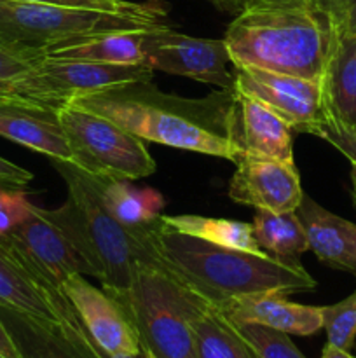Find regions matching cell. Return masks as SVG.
I'll use <instances>...</instances> for the list:
<instances>
[{"label":"cell","instance_id":"1f68e13d","mask_svg":"<svg viewBox=\"0 0 356 358\" xmlns=\"http://www.w3.org/2000/svg\"><path fill=\"white\" fill-rule=\"evenodd\" d=\"M321 138L335 147L341 154H344L351 163H356V129L339 128V126L327 122Z\"/></svg>","mask_w":356,"mask_h":358},{"label":"cell","instance_id":"ac0fdd59","mask_svg":"<svg viewBox=\"0 0 356 358\" xmlns=\"http://www.w3.org/2000/svg\"><path fill=\"white\" fill-rule=\"evenodd\" d=\"M328 122L356 129V34L335 30L321 76Z\"/></svg>","mask_w":356,"mask_h":358},{"label":"cell","instance_id":"7402d4cb","mask_svg":"<svg viewBox=\"0 0 356 358\" xmlns=\"http://www.w3.org/2000/svg\"><path fill=\"white\" fill-rule=\"evenodd\" d=\"M253 236L262 252L288 264H299V257L309 250L307 234L297 212L257 210L253 217Z\"/></svg>","mask_w":356,"mask_h":358},{"label":"cell","instance_id":"484cf974","mask_svg":"<svg viewBox=\"0 0 356 358\" xmlns=\"http://www.w3.org/2000/svg\"><path fill=\"white\" fill-rule=\"evenodd\" d=\"M34 276L35 280L40 283L42 289L45 290V294H47V299L49 303H51L52 310H54L56 318H58L63 332H65L68 341L72 343V346L77 350V353H79L80 357L82 358H149L147 357L145 350H143L142 353H138V355H117V353H110L107 352V350L101 348V346L91 338L89 332L86 331L84 324L80 322L79 315H77V311L73 310L72 303L66 299L65 294L61 292V289H59V287L51 285V283H47L45 280L38 278L37 275Z\"/></svg>","mask_w":356,"mask_h":358},{"label":"cell","instance_id":"d4e9b609","mask_svg":"<svg viewBox=\"0 0 356 358\" xmlns=\"http://www.w3.org/2000/svg\"><path fill=\"white\" fill-rule=\"evenodd\" d=\"M163 219L166 226L181 234H188L213 245L262 254V248L255 241L253 227L248 222L202 215H163Z\"/></svg>","mask_w":356,"mask_h":358},{"label":"cell","instance_id":"44dd1931","mask_svg":"<svg viewBox=\"0 0 356 358\" xmlns=\"http://www.w3.org/2000/svg\"><path fill=\"white\" fill-rule=\"evenodd\" d=\"M0 322L21 358H82L58 320H42L0 304Z\"/></svg>","mask_w":356,"mask_h":358},{"label":"cell","instance_id":"7c38bea8","mask_svg":"<svg viewBox=\"0 0 356 358\" xmlns=\"http://www.w3.org/2000/svg\"><path fill=\"white\" fill-rule=\"evenodd\" d=\"M59 289L101 348L117 355H138L143 352L128 315L107 290L91 285L84 275L68 276Z\"/></svg>","mask_w":356,"mask_h":358},{"label":"cell","instance_id":"f1b7e54d","mask_svg":"<svg viewBox=\"0 0 356 358\" xmlns=\"http://www.w3.org/2000/svg\"><path fill=\"white\" fill-rule=\"evenodd\" d=\"M23 187H0V234H7L30 213Z\"/></svg>","mask_w":356,"mask_h":358},{"label":"cell","instance_id":"4316f807","mask_svg":"<svg viewBox=\"0 0 356 358\" xmlns=\"http://www.w3.org/2000/svg\"><path fill=\"white\" fill-rule=\"evenodd\" d=\"M234 324V322H232ZM258 358H306L290 334L260 324H234Z\"/></svg>","mask_w":356,"mask_h":358},{"label":"cell","instance_id":"52a82bcc","mask_svg":"<svg viewBox=\"0 0 356 358\" xmlns=\"http://www.w3.org/2000/svg\"><path fill=\"white\" fill-rule=\"evenodd\" d=\"M58 119L75 161L86 173L108 180H140L156 171V161L142 138L114 121L65 103Z\"/></svg>","mask_w":356,"mask_h":358},{"label":"cell","instance_id":"e0dca14e","mask_svg":"<svg viewBox=\"0 0 356 358\" xmlns=\"http://www.w3.org/2000/svg\"><path fill=\"white\" fill-rule=\"evenodd\" d=\"M295 212L306 229L309 250L328 268L356 276V224L325 210L306 192Z\"/></svg>","mask_w":356,"mask_h":358},{"label":"cell","instance_id":"9c48e42d","mask_svg":"<svg viewBox=\"0 0 356 358\" xmlns=\"http://www.w3.org/2000/svg\"><path fill=\"white\" fill-rule=\"evenodd\" d=\"M234 90L255 98L297 133L323 135L328 117L321 80L302 79L258 69H234Z\"/></svg>","mask_w":356,"mask_h":358},{"label":"cell","instance_id":"ba28073f","mask_svg":"<svg viewBox=\"0 0 356 358\" xmlns=\"http://www.w3.org/2000/svg\"><path fill=\"white\" fill-rule=\"evenodd\" d=\"M147 65H107L93 62L40 59L28 76L14 80L17 96L35 103L61 107L73 98L133 80H152Z\"/></svg>","mask_w":356,"mask_h":358},{"label":"cell","instance_id":"9a60e30c","mask_svg":"<svg viewBox=\"0 0 356 358\" xmlns=\"http://www.w3.org/2000/svg\"><path fill=\"white\" fill-rule=\"evenodd\" d=\"M215 308L234 324H260L290 336H313L323 329V306L293 303L279 290L234 297Z\"/></svg>","mask_w":356,"mask_h":358},{"label":"cell","instance_id":"74e56055","mask_svg":"<svg viewBox=\"0 0 356 358\" xmlns=\"http://www.w3.org/2000/svg\"><path fill=\"white\" fill-rule=\"evenodd\" d=\"M212 2L216 9H220L222 13H241L246 6V0H208Z\"/></svg>","mask_w":356,"mask_h":358},{"label":"cell","instance_id":"2e32d148","mask_svg":"<svg viewBox=\"0 0 356 358\" xmlns=\"http://www.w3.org/2000/svg\"><path fill=\"white\" fill-rule=\"evenodd\" d=\"M236 128L243 156L293 164L292 128L271 108L239 91H236Z\"/></svg>","mask_w":356,"mask_h":358},{"label":"cell","instance_id":"e575fe53","mask_svg":"<svg viewBox=\"0 0 356 358\" xmlns=\"http://www.w3.org/2000/svg\"><path fill=\"white\" fill-rule=\"evenodd\" d=\"M337 31H342V34H356V0H346L342 23Z\"/></svg>","mask_w":356,"mask_h":358},{"label":"cell","instance_id":"f546056e","mask_svg":"<svg viewBox=\"0 0 356 358\" xmlns=\"http://www.w3.org/2000/svg\"><path fill=\"white\" fill-rule=\"evenodd\" d=\"M42 58L14 49L0 42V79L17 80L28 76Z\"/></svg>","mask_w":356,"mask_h":358},{"label":"cell","instance_id":"3957f363","mask_svg":"<svg viewBox=\"0 0 356 358\" xmlns=\"http://www.w3.org/2000/svg\"><path fill=\"white\" fill-rule=\"evenodd\" d=\"M68 189V199L45 217L65 234L107 292L129 289L140 268L161 269V259L147 240V224L129 229L112 217L89 173L65 161H52Z\"/></svg>","mask_w":356,"mask_h":358},{"label":"cell","instance_id":"d590c367","mask_svg":"<svg viewBox=\"0 0 356 358\" xmlns=\"http://www.w3.org/2000/svg\"><path fill=\"white\" fill-rule=\"evenodd\" d=\"M246 6L253 7H300L311 6L314 7L313 0H246ZM244 6V7H246Z\"/></svg>","mask_w":356,"mask_h":358},{"label":"cell","instance_id":"603a6c76","mask_svg":"<svg viewBox=\"0 0 356 358\" xmlns=\"http://www.w3.org/2000/svg\"><path fill=\"white\" fill-rule=\"evenodd\" d=\"M195 358H258L236 325L206 304L192 320Z\"/></svg>","mask_w":356,"mask_h":358},{"label":"cell","instance_id":"7bdbcfd3","mask_svg":"<svg viewBox=\"0 0 356 358\" xmlns=\"http://www.w3.org/2000/svg\"><path fill=\"white\" fill-rule=\"evenodd\" d=\"M147 353V352H145ZM147 357H149V358H156V357H152V355H150V353H147Z\"/></svg>","mask_w":356,"mask_h":358},{"label":"cell","instance_id":"8fae6325","mask_svg":"<svg viewBox=\"0 0 356 358\" xmlns=\"http://www.w3.org/2000/svg\"><path fill=\"white\" fill-rule=\"evenodd\" d=\"M31 273L54 287L68 276L89 275L91 269L65 234L45 217L44 208L31 205L30 213L3 234Z\"/></svg>","mask_w":356,"mask_h":358},{"label":"cell","instance_id":"d6a6232c","mask_svg":"<svg viewBox=\"0 0 356 358\" xmlns=\"http://www.w3.org/2000/svg\"><path fill=\"white\" fill-rule=\"evenodd\" d=\"M0 180L24 189L34 180V173L24 170V168L17 166V164L10 163V161L3 159V157H0Z\"/></svg>","mask_w":356,"mask_h":358},{"label":"cell","instance_id":"30bf717a","mask_svg":"<svg viewBox=\"0 0 356 358\" xmlns=\"http://www.w3.org/2000/svg\"><path fill=\"white\" fill-rule=\"evenodd\" d=\"M229 52L223 38H201L180 34L166 24L152 28L145 42V65L152 70L184 76L198 83L232 90Z\"/></svg>","mask_w":356,"mask_h":358},{"label":"cell","instance_id":"ab89813d","mask_svg":"<svg viewBox=\"0 0 356 358\" xmlns=\"http://www.w3.org/2000/svg\"><path fill=\"white\" fill-rule=\"evenodd\" d=\"M0 98H20L14 87V80L0 79Z\"/></svg>","mask_w":356,"mask_h":358},{"label":"cell","instance_id":"f35d334b","mask_svg":"<svg viewBox=\"0 0 356 358\" xmlns=\"http://www.w3.org/2000/svg\"><path fill=\"white\" fill-rule=\"evenodd\" d=\"M321 358H355L348 350L337 348V346L327 343V346L323 348V353H321Z\"/></svg>","mask_w":356,"mask_h":358},{"label":"cell","instance_id":"8d00e7d4","mask_svg":"<svg viewBox=\"0 0 356 358\" xmlns=\"http://www.w3.org/2000/svg\"><path fill=\"white\" fill-rule=\"evenodd\" d=\"M0 353H2L6 358H21L20 353H17L16 346H14L13 339H10V336L7 334L2 322H0Z\"/></svg>","mask_w":356,"mask_h":358},{"label":"cell","instance_id":"cb8c5ba5","mask_svg":"<svg viewBox=\"0 0 356 358\" xmlns=\"http://www.w3.org/2000/svg\"><path fill=\"white\" fill-rule=\"evenodd\" d=\"M93 177V175H91ZM100 189L103 205L115 220L129 229H142L159 217L164 199L154 189H136L128 180H108L93 177Z\"/></svg>","mask_w":356,"mask_h":358},{"label":"cell","instance_id":"d6986e66","mask_svg":"<svg viewBox=\"0 0 356 358\" xmlns=\"http://www.w3.org/2000/svg\"><path fill=\"white\" fill-rule=\"evenodd\" d=\"M149 30H122L80 38L44 52L42 59L93 62L107 65H145V42Z\"/></svg>","mask_w":356,"mask_h":358},{"label":"cell","instance_id":"8992f818","mask_svg":"<svg viewBox=\"0 0 356 358\" xmlns=\"http://www.w3.org/2000/svg\"><path fill=\"white\" fill-rule=\"evenodd\" d=\"M108 294L126 311L147 353L195 358L192 320L208 303L188 287L156 268H140L129 289Z\"/></svg>","mask_w":356,"mask_h":358},{"label":"cell","instance_id":"83f0119b","mask_svg":"<svg viewBox=\"0 0 356 358\" xmlns=\"http://www.w3.org/2000/svg\"><path fill=\"white\" fill-rule=\"evenodd\" d=\"M323 329L330 345L351 350L356 339V292L332 306H323Z\"/></svg>","mask_w":356,"mask_h":358},{"label":"cell","instance_id":"6da1fadb","mask_svg":"<svg viewBox=\"0 0 356 358\" xmlns=\"http://www.w3.org/2000/svg\"><path fill=\"white\" fill-rule=\"evenodd\" d=\"M70 105L107 117L142 140L237 163L236 91L202 98L164 93L152 80H133L82 94Z\"/></svg>","mask_w":356,"mask_h":358},{"label":"cell","instance_id":"4dcf8cb0","mask_svg":"<svg viewBox=\"0 0 356 358\" xmlns=\"http://www.w3.org/2000/svg\"><path fill=\"white\" fill-rule=\"evenodd\" d=\"M23 2L45 3V6H58V7H72V9L114 10V13L140 10L147 6V3L128 2V0H23Z\"/></svg>","mask_w":356,"mask_h":358},{"label":"cell","instance_id":"b9f144b4","mask_svg":"<svg viewBox=\"0 0 356 358\" xmlns=\"http://www.w3.org/2000/svg\"><path fill=\"white\" fill-rule=\"evenodd\" d=\"M0 187H16V185L7 184V182H2V180H0Z\"/></svg>","mask_w":356,"mask_h":358},{"label":"cell","instance_id":"277c9868","mask_svg":"<svg viewBox=\"0 0 356 358\" xmlns=\"http://www.w3.org/2000/svg\"><path fill=\"white\" fill-rule=\"evenodd\" d=\"M334 34L316 7L246 6L227 27L223 42L234 69L321 80Z\"/></svg>","mask_w":356,"mask_h":358},{"label":"cell","instance_id":"7a4b0ae2","mask_svg":"<svg viewBox=\"0 0 356 358\" xmlns=\"http://www.w3.org/2000/svg\"><path fill=\"white\" fill-rule=\"evenodd\" d=\"M145 236L159 255V271L184 283L212 306L265 290L290 296L316 289L314 278L300 264L181 234L166 226L163 215L149 224Z\"/></svg>","mask_w":356,"mask_h":358},{"label":"cell","instance_id":"5bb4252c","mask_svg":"<svg viewBox=\"0 0 356 358\" xmlns=\"http://www.w3.org/2000/svg\"><path fill=\"white\" fill-rule=\"evenodd\" d=\"M0 136L44 154L51 161H75L58 119V108L23 98H0Z\"/></svg>","mask_w":356,"mask_h":358},{"label":"cell","instance_id":"ffe728a7","mask_svg":"<svg viewBox=\"0 0 356 358\" xmlns=\"http://www.w3.org/2000/svg\"><path fill=\"white\" fill-rule=\"evenodd\" d=\"M0 304L42 320H58L45 290L3 234H0Z\"/></svg>","mask_w":356,"mask_h":358},{"label":"cell","instance_id":"60d3db41","mask_svg":"<svg viewBox=\"0 0 356 358\" xmlns=\"http://www.w3.org/2000/svg\"><path fill=\"white\" fill-rule=\"evenodd\" d=\"M351 198L356 208V163H351Z\"/></svg>","mask_w":356,"mask_h":358},{"label":"cell","instance_id":"ee69618b","mask_svg":"<svg viewBox=\"0 0 356 358\" xmlns=\"http://www.w3.org/2000/svg\"><path fill=\"white\" fill-rule=\"evenodd\" d=\"M0 358H6V357H3V355H2V353H0Z\"/></svg>","mask_w":356,"mask_h":358},{"label":"cell","instance_id":"5b68a950","mask_svg":"<svg viewBox=\"0 0 356 358\" xmlns=\"http://www.w3.org/2000/svg\"><path fill=\"white\" fill-rule=\"evenodd\" d=\"M164 17L166 10L156 6L114 13L0 0V42L42 58L51 49L93 35L163 27Z\"/></svg>","mask_w":356,"mask_h":358},{"label":"cell","instance_id":"836d02e7","mask_svg":"<svg viewBox=\"0 0 356 358\" xmlns=\"http://www.w3.org/2000/svg\"><path fill=\"white\" fill-rule=\"evenodd\" d=\"M314 7H316L320 13H323L325 16H328V20L332 21L335 30L341 28L342 23V14H344L346 0H313Z\"/></svg>","mask_w":356,"mask_h":358},{"label":"cell","instance_id":"4fadbf2b","mask_svg":"<svg viewBox=\"0 0 356 358\" xmlns=\"http://www.w3.org/2000/svg\"><path fill=\"white\" fill-rule=\"evenodd\" d=\"M229 182V198L267 212H295L304 198L295 164L243 156Z\"/></svg>","mask_w":356,"mask_h":358}]
</instances>
